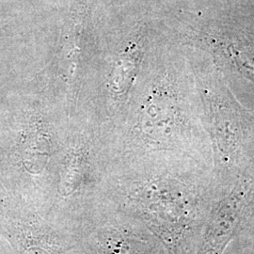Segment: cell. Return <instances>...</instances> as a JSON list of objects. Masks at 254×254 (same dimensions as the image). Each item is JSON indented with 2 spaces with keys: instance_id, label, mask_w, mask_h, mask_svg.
Listing matches in <instances>:
<instances>
[{
  "instance_id": "obj_1",
  "label": "cell",
  "mask_w": 254,
  "mask_h": 254,
  "mask_svg": "<svg viewBox=\"0 0 254 254\" xmlns=\"http://www.w3.org/2000/svg\"><path fill=\"white\" fill-rule=\"evenodd\" d=\"M127 213L151 232L169 254H195L213 205L205 191L157 184L129 191Z\"/></svg>"
},
{
  "instance_id": "obj_2",
  "label": "cell",
  "mask_w": 254,
  "mask_h": 254,
  "mask_svg": "<svg viewBox=\"0 0 254 254\" xmlns=\"http://www.w3.org/2000/svg\"><path fill=\"white\" fill-rule=\"evenodd\" d=\"M254 219V191L236 188L213 205L195 254H223L231 240Z\"/></svg>"
},
{
  "instance_id": "obj_3",
  "label": "cell",
  "mask_w": 254,
  "mask_h": 254,
  "mask_svg": "<svg viewBox=\"0 0 254 254\" xmlns=\"http://www.w3.org/2000/svg\"><path fill=\"white\" fill-rule=\"evenodd\" d=\"M144 226L105 227L98 234L96 246L102 254H169L162 243Z\"/></svg>"
},
{
  "instance_id": "obj_4",
  "label": "cell",
  "mask_w": 254,
  "mask_h": 254,
  "mask_svg": "<svg viewBox=\"0 0 254 254\" xmlns=\"http://www.w3.org/2000/svg\"><path fill=\"white\" fill-rule=\"evenodd\" d=\"M28 249L25 254H65V250L52 240L48 234L41 228V234L32 236V240L28 243Z\"/></svg>"
}]
</instances>
